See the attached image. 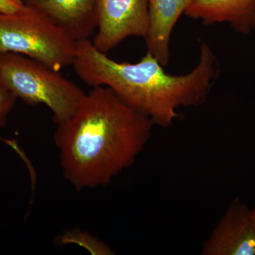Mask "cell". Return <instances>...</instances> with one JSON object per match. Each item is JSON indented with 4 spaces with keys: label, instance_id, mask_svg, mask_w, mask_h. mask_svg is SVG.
<instances>
[{
    "label": "cell",
    "instance_id": "obj_1",
    "mask_svg": "<svg viewBox=\"0 0 255 255\" xmlns=\"http://www.w3.org/2000/svg\"><path fill=\"white\" fill-rule=\"evenodd\" d=\"M57 126L54 142L63 177L82 190L105 187L131 165L155 124L109 87L98 86L85 94L70 120Z\"/></svg>",
    "mask_w": 255,
    "mask_h": 255
},
{
    "label": "cell",
    "instance_id": "obj_2",
    "mask_svg": "<svg viewBox=\"0 0 255 255\" xmlns=\"http://www.w3.org/2000/svg\"><path fill=\"white\" fill-rule=\"evenodd\" d=\"M199 58L190 73L170 75L150 52L137 63H119L87 39L78 41L73 66L88 86L109 87L155 125L167 128L180 118V109L204 105L219 78V61L205 41L201 43Z\"/></svg>",
    "mask_w": 255,
    "mask_h": 255
},
{
    "label": "cell",
    "instance_id": "obj_3",
    "mask_svg": "<svg viewBox=\"0 0 255 255\" xmlns=\"http://www.w3.org/2000/svg\"><path fill=\"white\" fill-rule=\"evenodd\" d=\"M0 80L26 105H46L57 125L75 115L86 94L60 71L17 53H0Z\"/></svg>",
    "mask_w": 255,
    "mask_h": 255
},
{
    "label": "cell",
    "instance_id": "obj_4",
    "mask_svg": "<svg viewBox=\"0 0 255 255\" xmlns=\"http://www.w3.org/2000/svg\"><path fill=\"white\" fill-rule=\"evenodd\" d=\"M78 41L49 16L25 3L19 11L0 13V53L25 55L60 71L73 65Z\"/></svg>",
    "mask_w": 255,
    "mask_h": 255
},
{
    "label": "cell",
    "instance_id": "obj_5",
    "mask_svg": "<svg viewBox=\"0 0 255 255\" xmlns=\"http://www.w3.org/2000/svg\"><path fill=\"white\" fill-rule=\"evenodd\" d=\"M97 33L94 46L104 53L129 36L145 38L148 31V0H95Z\"/></svg>",
    "mask_w": 255,
    "mask_h": 255
},
{
    "label": "cell",
    "instance_id": "obj_6",
    "mask_svg": "<svg viewBox=\"0 0 255 255\" xmlns=\"http://www.w3.org/2000/svg\"><path fill=\"white\" fill-rule=\"evenodd\" d=\"M203 255H255V212L235 198L204 243Z\"/></svg>",
    "mask_w": 255,
    "mask_h": 255
},
{
    "label": "cell",
    "instance_id": "obj_7",
    "mask_svg": "<svg viewBox=\"0 0 255 255\" xmlns=\"http://www.w3.org/2000/svg\"><path fill=\"white\" fill-rule=\"evenodd\" d=\"M49 16L76 41L90 39L97 21L95 0H25Z\"/></svg>",
    "mask_w": 255,
    "mask_h": 255
},
{
    "label": "cell",
    "instance_id": "obj_8",
    "mask_svg": "<svg viewBox=\"0 0 255 255\" xmlns=\"http://www.w3.org/2000/svg\"><path fill=\"white\" fill-rule=\"evenodd\" d=\"M194 0H148L147 51L164 67L169 63V44L174 26Z\"/></svg>",
    "mask_w": 255,
    "mask_h": 255
},
{
    "label": "cell",
    "instance_id": "obj_9",
    "mask_svg": "<svg viewBox=\"0 0 255 255\" xmlns=\"http://www.w3.org/2000/svg\"><path fill=\"white\" fill-rule=\"evenodd\" d=\"M184 14L204 24L228 23L243 35L255 30V0H194Z\"/></svg>",
    "mask_w": 255,
    "mask_h": 255
},
{
    "label": "cell",
    "instance_id": "obj_10",
    "mask_svg": "<svg viewBox=\"0 0 255 255\" xmlns=\"http://www.w3.org/2000/svg\"><path fill=\"white\" fill-rule=\"evenodd\" d=\"M17 97L0 80V127H4Z\"/></svg>",
    "mask_w": 255,
    "mask_h": 255
},
{
    "label": "cell",
    "instance_id": "obj_11",
    "mask_svg": "<svg viewBox=\"0 0 255 255\" xmlns=\"http://www.w3.org/2000/svg\"><path fill=\"white\" fill-rule=\"evenodd\" d=\"M25 2L23 0H0V13L13 14L23 9Z\"/></svg>",
    "mask_w": 255,
    "mask_h": 255
},
{
    "label": "cell",
    "instance_id": "obj_12",
    "mask_svg": "<svg viewBox=\"0 0 255 255\" xmlns=\"http://www.w3.org/2000/svg\"><path fill=\"white\" fill-rule=\"evenodd\" d=\"M254 210H255V208H254Z\"/></svg>",
    "mask_w": 255,
    "mask_h": 255
},
{
    "label": "cell",
    "instance_id": "obj_13",
    "mask_svg": "<svg viewBox=\"0 0 255 255\" xmlns=\"http://www.w3.org/2000/svg\"><path fill=\"white\" fill-rule=\"evenodd\" d=\"M24 1H25V0H24Z\"/></svg>",
    "mask_w": 255,
    "mask_h": 255
}]
</instances>
